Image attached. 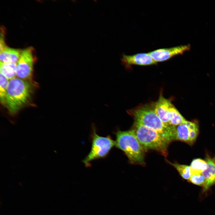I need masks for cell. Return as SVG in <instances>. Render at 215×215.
<instances>
[{
    "mask_svg": "<svg viewBox=\"0 0 215 215\" xmlns=\"http://www.w3.org/2000/svg\"><path fill=\"white\" fill-rule=\"evenodd\" d=\"M205 160L207 164V168L202 172L206 180L205 184L203 187L204 191L215 184V165L212 159L208 154L206 155Z\"/></svg>",
    "mask_w": 215,
    "mask_h": 215,
    "instance_id": "obj_11",
    "label": "cell"
},
{
    "mask_svg": "<svg viewBox=\"0 0 215 215\" xmlns=\"http://www.w3.org/2000/svg\"><path fill=\"white\" fill-rule=\"evenodd\" d=\"M189 45H181L170 48L159 49L149 52V53L156 62L168 60L173 57L183 54L189 50Z\"/></svg>",
    "mask_w": 215,
    "mask_h": 215,
    "instance_id": "obj_8",
    "label": "cell"
},
{
    "mask_svg": "<svg viewBox=\"0 0 215 215\" xmlns=\"http://www.w3.org/2000/svg\"><path fill=\"white\" fill-rule=\"evenodd\" d=\"M9 81L8 79L0 73V99L1 102L3 105H6V91Z\"/></svg>",
    "mask_w": 215,
    "mask_h": 215,
    "instance_id": "obj_17",
    "label": "cell"
},
{
    "mask_svg": "<svg viewBox=\"0 0 215 215\" xmlns=\"http://www.w3.org/2000/svg\"><path fill=\"white\" fill-rule=\"evenodd\" d=\"M171 104L170 101L164 98L162 94L155 105V112L161 121L166 125L170 124L169 108Z\"/></svg>",
    "mask_w": 215,
    "mask_h": 215,
    "instance_id": "obj_10",
    "label": "cell"
},
{
    "mask_svg": "<svg viewBox=\"0 0 215 215\" xmlns=\"http://www.w3.org/2000/svg\"><path fill=\"white\" fill-rule=\"evenodd\" d=\"M131 130L145 150H153L167 156L170 142L160 133L135 122Z\"/></svg>",
    "mask_w": 215,
    "mask_h": 215,
    "instance_id": "obj_4",
    "label": "cell"
},
{
    "mask_svg": "<svg viewBox=\"0 0 215 215\" xmlns=\"http://www.w3.org/2000/svg\"><path fill=\"white\" fill-rule=\"evenodd\" d=\"M33 50L32 47H30L22 50L16 64V73L18 78L24 80L31 77L34 61Z\"/></svg>",
    "mask_w": 215,
    "mask_h": 215,
    "instance_id": "obj_7",
    "label": "cell"
},
{
    "mask_svg": "<svg viewBox=\"0 0 215 215\" xmlns=\"http://www.w3.org/2000/svg\"><path fill=\"white\" fill-rule=\"evenodd\" d=\"M0 73L7 79H11L16 75L17 63H4L0 62Z\"/></svg>",
    "mask_w": 215,
    "mask_h": 215,
    "instance_id": "obj_14",
    "label": "cell"
},
{
    "mask_svg": "<svg viewBox=\"0 0 215 215\" xmlns=\"http://www.w3.org/2000/svg\"><path fill=\"white\" fill-rule=\"evenodd\" d=\"M0 62L17 63L19 59L22 50L6 46L0 50Z\"/></svg>",
    "mask_w": 215,
    "mask_h": 215,
    "instance_id": "obj_12",
    "label": "cell"
},
{
    "mask_svg": "<svg viewBox=\"0 0 215 215\" xmlns=\"http://www.w3.org/2000/svg\"><path fill=\"white\" fill-rule=\"evenodd\" d=\"M199 133L198 124L195 122L186 120L184 123L175 126L174 140L192 146L196 141Z\"/></svg>",
    "mask_w": 215,
    "mask_h": 215,
    "instance_id": "obj_6",
    "label": "cell"
},
{
    "mask_svg": "<svg viewBox=\"0 0 215 215\" xmlns=\"http://www.w3.org/2000/svg\"><path fill=\"white\" fill-rule=\"evenodd\" d=\"M121 61L122 64L127 67L133 65H150L157 63L148 53H140L131 55L123 54Z\"/></svg>",
    "mask_w": 215,
    "mask_h": 215,
    "instance_id": "obj_9",
    "label": "cell"
},
{
    "mask_svg": "<svg viewBox=\"0 0 215 215\" xmlns=\"http://www.w3.org/2000/svg\"><path fill=\"white\" fill-rule=\"evenodd\" d=\"M188 180L194 184L203 187L205 185L206 182L205 179L202 173L192 174Z\"/></svg>",
    "mask_w": 215,
    "mask_h": 215,
    "instance_id": "obj_18",
    "label": "cell"
},
{
    "mask_svg": "<svg viewBox=\"0 0 215 215\" xmlns=\"http://www.w3.org/2000/svg\"><path fill=\"white\" fill-rule=\"evenodd\" d=\"M170 125L177 126L184 123L187 120L171 103L169 108Z\"/></svg>",
    "mask_w": 215,
    "mask_h": 215,
    "instance_id": "obj_13",
    "label": "cell"
},
{
    "mask_svg": "<svg viewBox=\"0 0 215 215\" xmlns=\"http://www.w3.org/2000/svg\"><path fill=\"white\" fill-rule=\"evenodd\" d=\"M132 114L134 122L156 130L170 142L174 141L175 126L165 124L156 113L155 106L144 105L135 110Z\"/></svg>",
    "mask_w": 215,
    "mask_h": 215,
    "instance_id": "obj_2",
    "label": "cell"
},
{
    "mask_svg": "<svg viewBox=\"0 0 215 215\" xmlns=\"http://www.w3.org/2000/svg\"><path fill=\"white\" fill-rule=\"evenodd\" d=\"M192 174L202 173L206 169L207 167V162L205 160L200 158L194 159L190 165Z\"/></svg>",
    "mask_w": 215,
    "mask_h": 215,
    "instance_id": "obj_15",
    "label": "cell"
},
{
    "mask_svg": "<svg viewBox=\"0 0 215 215\" xmlns=\"http://www.w3.org/2000/svg\"><path fill=\"white\" fill-rule=\"evenodd\" d=\"M115 146L125 153L131 164L144 165L145 150L131 129L118 130L116 133Z\"/></svg>",
    "mask_w": 215,
    "mask_h": 215,
    "instance_id": "obj_3",
    "label": "cell"
},
{
    "mask_svg": "<svg viewBox=\"0 0 215 215\" xmlns=\"http://www.w3.org/2000/svg\"><path fill=\"white\" fill-rule=\"evenodd\" d=\"M31 84L18 78L10 80L6 97V105L10 113L14 114L25 105L32 93Z\"/></svg>",
    "mask_w": 215,
    "mask_h": 215,
    "instance_id": "obj_1",
    "label": "cell"
},
{
    "mask_svg": "<svg viewBox=\"0 0 215 215\" xmlns=\"http://www.w3.org/2000/svg\"><path fill=\"white\" fill-rule=\"evenodd\" d=\"M169 163L175 168L183 179L186 180L189 179L192 175L190 166L176 163L170 162Z\"/></svg>",
    "mask_w": 215,
    "mask_h": 215,
    "instance_id": "obj_16",
    "label": "cell"
},
{
    "mask_svg": "<svg viewBox=\"0 0 215 215\" xmlns=\"http://www.w3.org/2000/svg\"><path fill=\"white\" fill-rule=\"evenodd\" d=\"M91 139V150L82 161L86 167H90V162L93 160L105 157L113 147L115 146V141L113 140L110 136H108L104 137L99 135L96 133L94 126Z\"/></svg>",
    "mask_w": 215,
    "mask_h": 215,
    "instance_id": "obj_5",
    "label": "cell"
},
{
    "mask_svg": "<svg viewBox=\"0 0 215 215\" xmlns=\"http://www.w3.org/2000/svg\"><path fill=\"white\" fill-rule=\"evenodd\" d=\"M212 159L214 164L215 165V156L213 158H212Z\"/></svg>",
    "mask_w": 215,
    "mask_h": 215,
    "instance_id": "obj_19",
    "label": "cell"
}]
</instances>
